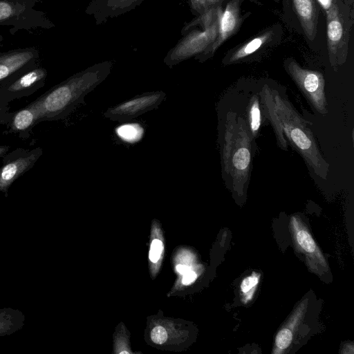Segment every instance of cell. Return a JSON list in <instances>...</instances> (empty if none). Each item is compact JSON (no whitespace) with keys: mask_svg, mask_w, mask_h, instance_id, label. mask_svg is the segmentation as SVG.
Listing matches in <instances>:
<instances>
[{"mask_svg":"<svg viewBox=\"0 0 354 354\" xmlns=\"http://www.w3.org/2000/svg\"><path fill=\"white\" fill-rule=\"evenodd\" d=\"M17 13V9L12 3L6 0H0V21L7 20Z\"/></svg>","mask_w":354,"mask_h":354,"instance_id":"obj_19","label":"cell"},{"mask_svg":"<svg viewBox=\"0 0 354 354\" xmlns=\"http://www.w3.org/2000/svg\"><path fill=\"white\" fill-rule=\"evenodd\" d=\"M252 140L245 121L234 113H229L223 134L221 164L223 174L231 178L234 189H241L248 180Z\"/></svg>","mask_w":354,"mask_h":354,"instance_id":"obj_3","label":"cell"},{"mask_svg":"<svg viewBox=\"0 0 354 354\" xmlns=\"http://www.w3.org/2000/svg\"><path fill=\"white\" fill-rule=\"evenodd\" d=\"M43 149L37 147L32 149L18 147L8 152L2 158L0 167V192L6 197L10 187L19 177L29 171L43 155Z\"/></svg>","mask_w":354,"mask_h":354,"instance_id":"obj_6","label":"cell"},{"mask_svg":"<svg viewBox=\"0 0 354 354\" xmlns=\"http://www.w3.org/2000/svg\"><path fill=\"white\" fill-rule=\"evenodd\" d=\"M259 280V277L256 274L245 278L241 285V288L243 292L246 293L249 292L253 287H254Z\"/></svg>","mask_w":354,"mask_h":354,"instance_id":"obj_24","label":"cell"},{"mask_svg":"<svg viewBox=\"0 0 354 354\" xmlns=\"http://www.w3.org/2000/svg\"><path fill=\"white\" fill-rule=\"evenodd\" d=\"M248 129L252 140L257 137L261 124V111L259 97L252 96L247 107Z\"/></svg>","mask_w":354,"mask_h":354,"instance_id":"obj_16","label":"cell"},{"mask_svg":"<svg viewBox=\"0 0 354 354\" xmlns=\"http://www.w3.org/2000/svg\"><path fill=\"white\" fill-rule=\"evenodd\" d=\"M190 1L192 8L201 14L204 13L209 9L207 0H190Z\"/></svg>","mask_w":354,"mask_h":354,"instance_id":"obj_25","label":"cell"},{"mask_svg":"<svg viewBox=\"0 0 354 354\" xmlns=\"http://www.w3.org/2000/svg\"><path fill=\"white\" fill-rule=\"evenodd\" d=\"M196 274L194 271L189 270L183 274L182 282L184 285L187 286L192 283L196 280Z\"/></svg>","mask_w":354,"mask_h":354,"instance_id":"obj_26","label":"cell"},{"mask_svg":"<svg viewBox=\"0 0 354 354\" xmlns=\"http://www.w3.org/2000/svg\"><path fill=\"white\" fill-rule=\"evenodd\" d=\"M221 16L213 23L205 25L203 31L188 35L166 57V64L172 66L199 53L204 52L216 39Z\"/></svg>","mask_w":354,"mask_h":354,"instance_id":"obj_8","label":"cell"},{"mask_svg":"<svg viewBox=\"0 0 354 354\" xmlns=\"http://www.w3.org/2000/svg\"><path fill=\"white\" fill-rule=\"evenodd\" d=\"M151 338L154 343L162 344L167 339V331L161 326H156L151 332Z\"/></svg>","mask_w":354,"mask_h":354,"instance_id":"obj_22","label":"cell"},{"mask_svg":"<svg viewBox=\"0 0 354 354\" xmlns=\"http://www.w3.org/2000/svg\"><path fill=\"white\" fill-rule=\"evenodd\" d=\"M162 251V243L159 239H154L151 244L149 257L151 262L156 263Z\"/></svg>","mask_w":354,"mask_h":354,"instance_id":"obj_21","label":"cell"},{"mask_svg":"<svg viewBox=\"0 0 354 354\" xmlns=\"http://www.w3.org/2000/svg\"><path fill=\"white\" fill-rule=\"evenodd\" d=\"M165 95L162 91L144 93L109 108L104 115L111 120L124 122L158 108Z\"/></svg>","mask_w":354,"mask_h":354,"instance_id":"obj_7","label":"cell"},{"mask_svg":"<svg viewBox=\"0 0 354 354\" xmlns=\"http://www.w3.org/2000/svg\"><path fill=\"white\" fill-rule=\"evenodd\" d=\"M9 145H0V158H2L10 150Z\"/></svg>","mask_w":354,"mask_h":354,"instance_id":"obj_29","label":"cell"},{"mask_svg":"<svg viewBox=\"0 0 354 354\" xmlns=\"http://www.w3.org/2000/svg\"><path fill=\"white\" fill-rule=\"evenodd\" d=\"M39 124V111L35 100L25 107L12 112L2 135L14 134L22 140H27L32 134V129Z\"/></svg>","mask_w":354,"mask_h":354,"instance_id":"obj_12","label":"cell"},{"mask_svg":"<svg viewBox=\"0 0 354 354\" xmlns=\"http://www.w3.org/2000/svg\"><path fill=\"white\" fill-rule=\"evenodd\" d=\"M117 133L122 140L127 142H136L142 134V129L138 124H127L117 129Z\"/></svg>","mask_w":354,"mask_h":354,"instance_id":"obj_17","label":"cell"},{"mask_svg":"<svg viewBox=\"0 0 354 354\" xmlns=\"http://www.w3.org/2000/svg\"><path fill=\"white\" fill-rule=\"evenodd\" d=\"M9 103L0 100V129L3 125H6L11 116L12 112H10Z\"/></svg>","mask_w":354,"mask_h":354,"instance_id":"obj_23","label":"cell"},{"mask_svg":"<svg viewBox=\"0 0 354 354\" xmlns=\"http://www.w3.org/2000/svg\"><path fill=\"white\" fill-rule=\"evenodd\" d=\"M3 55V53H0V57H1Z\"/></svg>","mask_w":354,"mask_h":354,"instance_id":"obj_34","label":"cell"},{"mask_svg":"<svg viewBox=\"0 0 354 354\" xmlns=\"http://www.w3.org/2000/svg\"><path fill=\"white\" fill-rule=\"evenodd\" d=\"M46 77L45 68L34 67L8 85L1 88L0 93L8 103L28 97L44 86Z\"/></svg>","mask_w":354,"mask_h":354,"instance_id":"obj_10","label":"cell"},{"mask_svg":"<svg viewBox=\"0 0 354 354\" xmlns=\"http://www.w3.org/2000/svg\"><path fill=\"white\" fill-rule=\"evenodd\" d=\"M285 68L298 88L322 115L328 113L325 95V80L322 73L301 68L293 59H288Z\"/></svg>","mask_w":354,"mask_h":354,"instance_id":"obj_5","label":"cell"},{"mask_svg":"<svg viewBox=\"0 0 354 354\" xmlns=\"http://www.w3.org/2000/svg\"><path fill=\"white\" fill-rule=\"evenodd\" d=\"M241 23L239 0H230L222 12L215 41L204 51L201 60L213 55L224 41L236 32Z\"/></svg>","mask_w":354,"mask_h":354,"instance_id":"obj_11","label":"cell"},{"mask_svg":"<svg viewBox=\"0 0 354 354\" xmlns=\"http://www.w3.org/2000/svg\"><path fill=\"white\" fill-rule=\"evenodd\" d=\"M118 1H120V2H125V1H129L131 0H118Z\"/></svg>","mask_w":354,"mask_h":354,"instance_id":"obj_31","label":"cell"},{"mask_svg":"<svg viewBox=\"0 0 354 354\" xmlns=\"http://www.w3.org/2000/svg\"><path fill=\"white\" fill-rule=\"evenodd\" d=\"M1 39H2V37H1V36H0V41H1Z\"/></svg>","mask_w":354,"mask_h":354,"instance_id":"obj_35","label":"cell"},{"mask_svg":"<svg viewBox=\"0 0 354 354\" xmlns=\"http://www.w3.org/2000/svg\"><path fill=\"white\" fill-rule=\"evenodd\" d=\"M0 100H3V101H4V100L3 99L2 95H1V93H0ZM5 102H6V101H5Z\"/></svg>","mask_w":354,"mask_h":354,"instance_id":"obj_32","label":"cell"},{"mask_svg":"<svg viewBox=\"0 0 354 354\" xmlns=\"http://www.w3.org/2000/svg\"><path fill=\"white\" fill-rule=\"evenodd\" d=\"M120 353H128V352L122 351V352H120Z\"/></svg>","mask_w":354,"mask_h":354,"instance_id":"obj_33","label":"cell"},{"mask_svg":"<svg viewBox=\"0 0 354 354\" xmlns=\"http://www.w3.org/2000/svg\"><path fill=\"white\" fill-rule=\"evenodd\" d=\"M326 13L329 61L336 70L347 57L352 20L349 12L340 5L339 0H335Z\"/></svg>","mask_w":354,"mask_h":354,"instance_id":"obj_4","label":"cell"},{"mask_svg":"<svg viewBox=\"0 0 354 354\" xmlns=\"http://www.w3.org/2000/svg\"><path fill=\"white\" fill-rule=\"evenodd\" d=\"M294 10L307 38L313 40L317 34L318 10L314 0H292Z\"/></svg>","mask_w":354,"mask_h":354,"instance_id":"obj_13","label":"cell"},{"mask_svg":"<svg viewBox=\"0 0 354 354\" xmlns=\"http://www.w3.org/2000/svg\"><path fill=\"white\" fill-rule=\"evenodd\" d=\"M111 64L106 62L79 72L53 86L36 98L39 123L57 121L68 117L84 97L109 75Z\"/></svg>","mask_w":354,"mask_h":354,"instance_id":"obj_1","label":"cell"},{"mask_svg":"<svg viewBox=\"0 0 354 354\" xmlns=\"http://www.w3.org/2000/svg\"><path fill=\"white\" fill-rule=\"evenodd\" d=\"M272 34V32L266 31L256 36L231 53L225 58L224 63H234L252 54L270 39Z\"/></svg>","mask_w":354,"mask_h":354,"instance_id":"obj_15","label":"cell"},{"mask_svg":"<svg viewBox=\"0 0 354 354\" xmlns=\"http://www.w3.org/2000/svg\"><path fill=\"white\" fill-rule=\"evenodd\" d=\"M176 270L181 274H185L189 270H191L190 268H189L187 266L178 264L176 267Z\"/></svg>","mask_w":354,"mask_h":354,"instance_id":"obj_28","label":"cell"},{"mask_svg":"<svg viewBox=\"0 0 354 354\" xmlns=\"http://www.w3.org/2000/svg\"><path fill=\"white\" fill-rule=\"evenodd\" d=\"M335 0H317L325 11H327L333 4Z\"/></svg>","mask_w":354,"mask_h":354,"instance_id":"obj_27","label":"cell"},{"mask_svg":"<svg viewBox=\"0 0 354 354\" xmlns=\"http://www.w3.org/2000/svg\"><path fill=\"white\" fill-rule=\"evenodd\" d=\"M292 339V333L287 328H282L277 335L275 343L280 349H285L289 346Z\"/></svg>","mask_w":354,"mask_h":354,"instance_id":"obj_20","label":"cell"},{"mask_svg":"<svg viewBox=\"0 0 354 354\" xmlns=\"http://www.w3.org/2000/svg\"><path fill=\"white\" fill-rule=\"evenodd\" d=\"M222 0H207L208 8H210L212 7L216 6L218 3H220Z\"/></svg>","mask_w":354,"mask_h":354,"instance_id":"obj_30","label":"cell"},{"mask_svg":"<svg viewBox=\"0 0 354 354\" xmlns=\"http://www.w3.org/2000/svg\"><path fill=\"white\" fill-rule=\"evenodd\" d=\"M297 239L299 245L308 252L315 250V243L311 236L305 230H300L297 234Z\"/></svg>","mask_w":354,"mask_h":354,"instance_id":"obj_18","label":"cell"},{"mask_svg":"<svg viewBox=\"0 0 354 354\" xmlns=\"http://www.w3.org/2000/svg\"><path fill=\"white\" fill-rule=\"evenodd\" d=\"M271 94L273 108L288 142L301 156L314 174L324 180L326 179L329 165L308 127L310 122L301 118L290 102L276 90L271 88Z\"/></svg>","mask_w":354,"mask_h":354,"instance_id":"obj_2","label":"cell"},{"mask_svg":"<svg viewBox=\"0 0 354 354\" xmlns=\"http://www.w3.org/2000/svg\"><path fill=\"white\" fill-rule=\"evenodd\" d=\"M24 322L25 315L19 310L0 308V337L19 331L24 327Z\"/></svg>","mask_w":354,"mask_h":354,"instance_id":"obj_14","label":"cell"},{"mask_svg":"<svg viewBox=\"0 0 354 354\" xmlns=\"http://www.w3.org/2000/svg\"><path fill=\"white\" fill-rule=\"evenodd\" d=\"M37 53L33 48L4 53L0 57V88L33 68Z\"/></svg>","mask_w":354,"mask_h":354,"instance_id":"obj_9","label":"cell"}]
</instances>
